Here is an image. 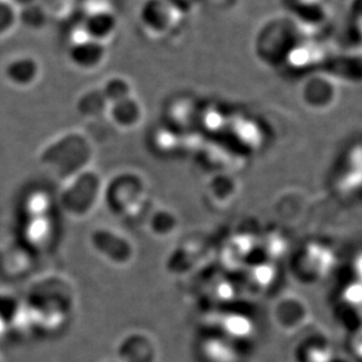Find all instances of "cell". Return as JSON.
<instances>
[{
    "instance_id": "cell-6",
    "label": "cell",
    "mask_w": 362,
    "mask_h": 362,
    "mask_svg": "<svg viewBox=\"0 0 362 362\" xmlns=\"http://www.w3.org/2000/svg\"><path fill=\"white\" fill-rule=\"evenodd\" d=\"M118 21L115 14L107 11H98L85 19L84 31L88 39L103 42L115 33Z\"/></svg>"
},
{
    "instance_id": "cell-9",
    "label": "cell",
    "mask_w": 362,
    "mask_h": 362,
    "mask_svg": "<svg viewBox=\"0 0 362 362\" xmlns=\"http://www.w3.org/2000/svg\"><path fill=\"white\" fill-rule=\"evenodd\" d=\"M107 106V101L105 99L101 90L88 92L78 103V108L81 115H88V117L100 115Z\"/></svg>"
},
{
    "instance_id": "cell-8",
    "label": "cell",
    "mask_w": 362,
    "mask_h": 362,
    "mask_svg": "<svg viewBox=\"0 0 362 362\" xmlns=\"http://www.w3.org/2000/svg\"><path fill=\"white\" fill-rule=\"evenodd\" d=\"M101 92L104 94L107 104L111 105L125 98L131 97V86L129 81H125L124 78H111L105 83Z\"/></svg>"
},
{
    "instance_id": "cell-3",
    "label": "cell",
    "mask_w": 362,
    "mask_h": 362,
    "mask_svg": "<svg viewBox=\"0 0 362 362\" xmlns=\"http://www.w3.org/2000/svg\"><path fill=\"white\" fill-rule=\"evenodd\" d=\"M4 76L14 86L26 88L38 78L39 65L31 57H18L5 65Z\"/></svg>"
},
{
    "instance_id": "cell-4",
    "label": "cell",
    "mask_w": 362,
    "mask_h": 362,
    "mask_svg": "<svg viewBox=\"0 0 362 362\" xmlns=\"http://www.w3.org/2000/svg\"><path fill=\"white\" fill-rule=\"evenodd\" d=\"M172 11L165 0H146L140 8V21L150 31L160 33L171 24Z\"/></svg>"
},
{
    "instance_id": "cell-5",
    "label": "cell",
    "mask_w": 362,
    "mask_h": 362,
    "mask_svg": "<svg viewBox=\"0 0 362 362\" xmlns=\"http://www.w3.org/2000/svg\"><path fill=\"white\" fill-rule=\"evenodd\" d=\"M112 122L122 129L136 127L143 117V108L134 98H125L110 105Z\"/></svg>"
},
{
    "instance_id": "cell-1",
    "label": "cell",
    "mask_w": 362,
    "mask_h": 362,
    "mask_svg": "<svg viewBox=\"0 0 362 362\" xmlns=\"http://www.w3.org/2000/svg\"><path fill=\"white\" fill-rule=\"evenodd\" d=\"M103 182L100 177L90 168L65 182L62 206L69 216L84 218L97 207L100 200Z\"/></svg>"
},
{
    "instance_id": "cell-11",
    "label": "cell",
    "mask_w": 362,
    "mask_h": 362,
    "mask_svg": "<svg viewBox=\"0 0 362 362\" xmlns=\"http://www.w3.org/2000/svg\"><path fill=\"white\" fill-rule=\"evenodd\" d=\"M171 6L172 10L188 11L194 6L198 0H165Z\"/></svg>"
},
{
    "instance_id": "cell-2",
    "label": "cell",
    "mask_w": 362,
    "mask_h": 362,
    "mask_svg": "<svg viewBox=\"0 0 362 362\" xmlns=\"http://www.w3.org/2000/svg\"><path fill=\"white\" fill-rule=\"evenodd\" d=\"M105 46L103 42H95L92 39H85L81 42H74L69 51V58L74 66L84 70H90L97 67L104 59Z\"/></svg>"
},
{
    "instance_id": "cell-7",
    "label": "cell",
    "mask_w": 362,
    "mask_h": 362,
    "mask_svg": "<svg viewBox=\"0 0 362 362\" xmlns=\"http://www.w3.org/2000/svg\"><path fill=\"white\" fill-rule=\"evenodd\" d=\"M17 18L25 28L31 30H40L47 23V13L37 1L28 6L21 7L19 13H17Z\"/></svg>"
},
{
    "instance_id": "cell-12",
    "label": "cell",
    "mask_w": 362,
    "mask_h": 362,
    "mask_svg": "<svg viewBox=\"0 0 362 362\" xmlns=\"http://www.w3.org/2000/svg\"><path fill=\"white\" fill-rule=\"evenodd\" d=\"M35 3V0H12L11 1V4H13L14 6L17 5V6L24 7L28 6V5H30V4Z\"/></svg>"
},
{
    "instance_id": "cell-10",
    "label": "cell",
    "mask_w": 362,
    "mask_h": 362,
    "mask_svg": "<svg viewBox=\"0 0 362 362\" xmlns=\"http://www.w3.org/2000/svg\"><path fill=\"white\" fill-rule=\"evenodd\" d=\"M17 21V11L13 4L7 0H0V37L11 31Z\"/></svg>"
}]
</instances>
